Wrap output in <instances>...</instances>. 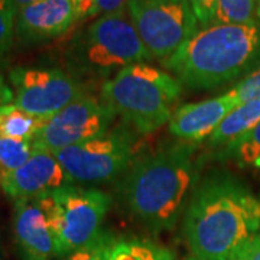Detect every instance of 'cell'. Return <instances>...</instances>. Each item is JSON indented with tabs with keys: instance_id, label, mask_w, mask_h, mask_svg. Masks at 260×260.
<instances>
[{
	"instance_id": "obj_1",
	"label": "cell",
	"mask_w": 260,
	"mask_h": 260,
	"mask_svg": "<svg viewBox=\"0 0 260 260\" xmlns=\"http://www.w3.org/2000/svg\"><path fill=\"white\" fill-rule=\"evenodd\" d=\"M197 146L171 142L135 159L123 174L119 192L127 213L150 232L172 230L185 213L201 175Z\"/></svg>"
},
{
	"instance_id": "obj_2",
	"label": "cell",
	"mask_w": 260,
	"mask_h": 260,
	"mask_svg": "<svg viewBox=\"0 0 260 260\" xmlns=\"http://www.w3.org/2000/svg\"><path fill=\"white\" fill-rule=\"evenodd\" d=\"M260 230V200L239 178L211 171L200 179L184 215L195 260H230Z\"/></svg>"
},
{
	"instance_id": "obj_3",
	"label": "cell",
	"mask_w": 260,
	"mask_h": 260,
	"mask_svg": "<svg viewBox=\"0 0 260 260\" xmlns=\"http://www.w3.org/2000/svg\"><path fill=\"white\" fill-rule=\"evenodd\" d=\"M160 62L189 88H217L259 68L260 22L200 29L175 54Z\"/></svg>"
},
{
	"instance_id": "obj_4",
	"label": "cell",
	"mask_w": 260,
	"mask_h": 260,
	"mask_svg": "<svg viewBox=\"0 0 260 260\" xmlns=\"http://www.w3.org/2000/svg\"><path fill=\"white\" fill-rule=\"evenodd\" d=\"M100 93L103 102L127 126L149 135L171 120L182 84L168 71L139 62L104 81Z\"/></svg>"
},
{
	"instance_id": "obj_5",
	"label": "cell",
	"mask_w": 260,
	"mask_h": 260,
	"mask_svg": "<svg viewBox=\"0 0 260 260\" xmlns=\"http://www.w3.org/2000/svg\"><path fill=\"white\" fill-rule=\"evenodd\" d=\"M126 10L103 15L75 35L68 48L74 75L107 81L129 65L152 59Z\"/></svg>"
},
{
	"instance_id": "obj_6",
	"label": "cell",
	"mask_w": 260,
	"mask_h": 260,
	"mask_svg": "<svg viewBox=\"0 0 260 260\" xmlns=\"http://www.w3.org/2000/svg\"><path fill=\"white\" fill-rule=\"evenodd\" d=\"M45 210L56 243L58 257L94 242L102 234L112 197L97 188L67 185L38 197Z\"/></svg>"
},
{
	"instance_id": "obj_7",
	"label": "cell",
	"mask_w": 260,
	"mask_h": 260,
	"mask_svg": "<svg viewBox=\"0 0 260 260\" xmlns=\"http://www.w3.org/2000/svg\"><path fill=\"white\" fill-rule=\"evenodd\" d=\"M126 9L150 56L160 61L201 29L188 0H127Z\"/></svg>"
},
{
	"instance_id": "obj_8",
	"label": "cell",
	"mask_w": 260,
	"mask_h": 260,
	"mask_svg": "<svg viewBox=\"0 0 260 260\" xmlns=\"http://www.w3.org/2000/svg\"><path fill=\"white\" fill-rule=\"evenodd\" d=\"M135 145L133 132L121 126L54 155L74 184H102L127 171L135 160Z\"/></svg>"
},
{
	"instance_id": "obj_9",
	"label": "cell",
	"mask_w": 260,
	"mask_h": 260,
	"mask_svg": "<svg viewBox=\"0 0 260 260\" xmlns=\"http://www.w3.org/2000/svg\"><path fill=\"white\" fill-rule=\"evenodd\" d=\"M13 104L38 117L48 119L84 95L74 74L56 68L16 67L9 73Z\"/></svg>"
},
{
	"instance_id": "obj_10",
	"label": "cell",
	"mask_w": 260,
	"mask_h": 260,
	"mask_svg": "<svg viewBox=\"0 0 260 260\" xmlns=\"http://www.w3.org/2000/svg\"><path fill=\"white\" fill-rule=\"evenodd\" d=\"M114 116L116 113L102 99L84 94L61 112L48 117L32 142L35 148L55 153L109 132Z\"/></svg>"
},
{
	"instance_id": "obj_11",
	"label": "cell",
	"mask_w": 260,
	"mask_h": 260,
	"mask_svg": "<svg viewBox=\"0 0 260 260\" xmlns=\"http://www.w3.org/2000/svg\"><path fill=\"white\" fill-rule=\"evenodd\" d=\"M73 184L74 181L61 167L55 155L38 148L25 165L0 181L3 191L13 201L38 198Z\"/></svg>"
},
{
	"instance_id": "obj_12",
	"label": "cell",
	"mask_w": 260,
	"mask_h": 260,
	"mask_svg": "<svg viewBox=\"0 0 260 260\" xmlns=\"http://www.w3.org/2000/svg\"><path fill=\"white\" fill-rule=\"evenodd\" d=\"M75 22L73 0H38L16 13L15 37L22 44H39L61 37Z\"/></svg>"
},
{
	"instance_id": "obj_13",
	"label": "cell",
	"mask_w": 260,
	"mask_h": 260,
	"mask_svg": "<svg viewBox=\"0 0 260 260\" xmlns=\"http://www.w3.org/2000/svg\"><path fill=\"white\" fill-rule=\"evenodd\" d=\"M239 104L240 102L233 90L204 102L184 104L178 107L168 121L169 132L177 139L197 145L210 139L224 117Z\"/></svg>"
},
{
	"instance_id": "obj_14",
	"label": "cell",
	"mask_w": 260,
	"mask_h": 260,
	"mask_svg": "<svg viewBox=\"0 0 260 260\" xmlns=\"http://www.w3.org/2000/svg\"><path fill=\"white\" fill-rule=\"evenodd\" d=\"M13 236L23 260L58 257L56 243L48 215L38 198L15 201Z\"/></svg>"
},
{
	"instance_id": "obj_15",
	"label": "cell",
	"mask_w": 260,
	"mask_h": 260,
	"mask_svg": "<svg viewBox=\"0 0 260 260\" xmlns=\"http://www.w3.org/2000/svg\"><path fill=\"white\" fill-rule=\"evenodd\" d=\"M260 121V99L240 103L229 113L224 120L214 130L208 139V145L214 149L227 148L233 142L240 139Z\"/></svg>"
},
{
	"instance_id": "obj_16",
	"label": "cell",
	"mask_w": 260,
	"mask_h": 260,
	"mask_svg": "<svg viewBox=\"0 0 260 260\" xmlns=\"http://www.w3.org/2000/svg\"><path fill=\"white\" fill-rule=\"evenodd\" d=\"M104 260H175V257L168 249L149 240L112 237Z\"/></svg>"
},
{
	"instance_id": "obj_17",
	"label": "cell",
	"mask_w": 260,
	"mask_h": 260,
	"mask_svg": "<svg viewBox=\"0 0 260 260\" xmlns=\"http://www.w3.org/2000/svg\"><path fill=\"white\" fill-rule=\"evenodd\" d=\"M47 119L25 112L16 104H8L0 109V138L32 140L44 126Z\"/></svg>"
},
{
	"instance_id": "obj_18",
	"label": "cell",
	"mask_w": 260,
	"mask_h": 260,
	"mask_svg": "<svg viewBox=\"0 0 260 260\" xmlns=\"http://www.w3.org/2000/svg\"><path fill=\"white\" fill-rule=\"evenodd\" d=\"M218 158L239 168H260V121L240 139L218 150Z\"/></svg>"
},
{
	"instance_id": "obj_19",
	"label": "cell",
	"mask_w": 260,
	"mask_h": 260,
	"mask_svg": "<svg viewBox=\"0 0 260 260\" xmlns=\"http://www.w3.org/2000/svg\"><path fill=\"white\" fill-rule=\"evenodd\" d=\"M35 152L32 140L0 138V181L25 165Z\"/></svg>"
},
{
	"instance_id": "obj_20",
	"label": "cell",
	"mask_w": 260,
	"mask_h": 260,
	"mask_svg": "<svg viewBox=\"0 0 260 260\" xmlns=\"http://www.w3.org/2000/svg\"><path fill=\"white\" fill-rule=\"evenodd\" d=\"M256 20L254 0H217L214 25H240Z\"/></svg>"
},
{
	"instance_id": "obj_21",
	"label": "cell",
	"mask_w": 260,
	"mask_h": 260,
	"mask_svg": "<svg viewBox=\"0 0 260 260\" xmlns=\"http://www.w3.org/2000/svg\"><path fill=\"white\" fill-rule=\"evenodd\" d=\"M16 12L10 0H0V55L13 44Z\"/></svg>"
},
{
	"instance_id": "obj_22",
	"label": "cell",
	"mask_w": 260,
	"mask_h": 260,
	"mask_svg": "<svg viewBox=\"0 0 260 260\" xmlns=\"http://www.w3.org/2000/svg\"><path fill=\"white\" fill-rule=\"evenodd\" d=\"M110 240H112V236L102 233L94 242L61 257V260H104V254H106Z\"/></svg>"
},
{
	"instance_id": "obj_23",
	"label": "cell",
	"mask_w": 260,
	"mask_h": 260,
	"mask_svg": "<svg viewBox=\"0 0 260 260\" xmlns=\"http://www.w3.org/2000/svg\"><path fill=\"white\" fill-rule=\"evenodd\" d=\"M237 95L239 102L246 103L260 99V67L253 73L247 74L237 85L232 88Z\"/></svg>"
},
{
	"instance_id": "obj_24",
	"label": "cell",
	"mask_w": 260,
	"mask_h": 260,
	"mask_svg": "<svg viewBox=\"0 0 260 260\" xmlns=\"http://www.w3.org/2000/svg\"><path fill=\"white\" fill-rule=\"evenodd\" d=\"M188 2L194 10V15L200 23V28L204 29L214 25L217 0H188Z\"/></svg>"
},
{
	"instance_id": "obj_25",
	"label": "cell",
	"mask_w": 260,
	"mask_h": 260,
	"mask_svg": "<svg viewBox=\"0 0 260 260\" xmlns=\"http://www.w3.org/2000/svg\"><path fill=\"white\" fill-rule=\"evenodd\" d=\"M230 260H260V234L253 236L234 251Z\"/></svg>"
},
{
	"instance_id": "obj_26",
	"label": "cell",
	"mask_w": 260,
	"mask_h": 260,
	"mask_svg": "<svg viewBox=\"0 0 260 260\" xmlns=\"http://www.w3.org/2000/svg\"><path fill=\"white\" fill-rule=\"evenodd\" d=\"M126 3H127V0H97V5L94 8L91 18H100L103 15L123 9V8H126Z\"/></svg>"
},
{
	"instance_id": "obj_27",
	"label": "cell",
	"mask_w": 260,
	"mask_h": 260,
	"mask_svg": "<svg viewBox=\"0 0 260 260\" xmlns=\"http://www.w3.org/2000/svg\"><path fill=\"white\" fill-rule=\"evenodd\" d=\"M75 6V13H77V22L84 20L93 16L94 8L97 5V0H73Z\"/></svg>"
},
{
	"instance_id": "obj_28",
	"label": "cell",
	"mask_w": 260,
	"mask_h": 260,
	"mask_svg": "<svg viewBox=\"0 0 260 260\" xmlns=\"http://www.w3.org/2000/svg\"><path fill=\"white\" fill-rule=\"evenodd\" d=\"M15 100V94L9 84L6 83V80L3 78V75L0 74V109L12 104Z\"/></svg>"
},
{
	"instance_id": "obj_29",
	"label": "cell",
	"mask_w": 260,
	"mask_h": 260,
	"mask_svg": "<svg viewBox=\"0 0 260 260\" xmlns=\"http://www.w3.org/2000/svg\"><path fill=\"white\" fill-rule=\"evenodd\" d=\"M12 2V6H13V9L15 12L18 13L19 10L23 9L25 6H28V5H32V3H35L38 0H10Z\"/></svg>"
},
{
	"instance_id": "obj_30",
	"label": "cell",
	"mask_w": 260,
	"mask_h": 260,
	"mask_svg": "<svg viewBox=\"0 0 260 260\" xmlns=\"http://www.w3.org/2000/svg\"><path fill=\"white\" fill-rule=\"evenodd\" d=\"M256 16L260 19V0H256Z\"/></svg>"
},
{
	"instance_id": "obj_31",
	"label": "cell",
	"mask_w": 260,
	"mask_h": 260,
	"mask_svg": "<svg viewBox=\"0 0 260 260\" xmlns=\"http://www.w3.org/2000/svg\"><path fill=\"white\" fill-rule=\"evenodd\" d=\"M184 260H195L194 257H188V259H184Z\"/></svg>"
},
{
	"instance_id": "obj_32",
	"label": "cell",
	"mask_w": 260,
	"mask_h": 260,
	"mask_svg": "<svg viewBox=\"0 0 260 260\" xmlns=\"http://www.w3.org/2000/svg\"><path fill=\"white\" fill-rule=\"evenodd\" d=\"M254 2H256V0H254Z\"/></svg>"
}]
</instances>
